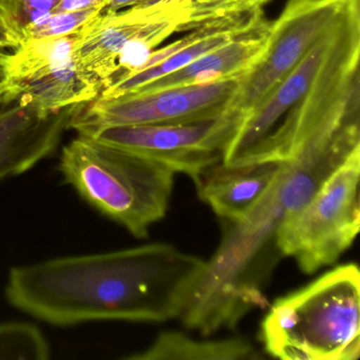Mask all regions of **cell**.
<instances>
[{
  "instance_id": "1",
  "label": "cell",
  "mask_w": 360,
  "mask_h": 360,
  "mask_svg": "<svg viewBox=\"0 0 360 360\" xmlns=\"http://www.w3.org/2000/svg\"><path fill=\"white\" fill-rule=\"evenodd\" d=\"M206 261L168 243L64 257L11 269L10 304L58 326L180 319Z\"/></svg>"
},
{
  "instance_id": "2",
  "label": "cell",
  "mask_w": 360,
  "mask_h": 360,
  "mask_svg": "<svg viewBox=\"0 0 360 360\" xmlns=\"http://www.w3.org/2000/svg\"><path fill=\"white\" fill-rule=\"evenodd\" d=\"M360 148V124L292 139L278 155L271 184L256 205L236 222L225 223L220 244L181 320L210 335L233 328L265 302L262 288L280 254L276 238L320 185Z\"/></svg>"
},
{
  "instance_id": "3",
  "label": "cell",
  "mask_w": 360,
  "mask_h": 360,
  "mask_svg": "<svg viewBox=\"0 0 360 360\" xmlns=\"http://www.w3.org/2000/svg\"><path fill=\"white\" fill-rule=\"evenodd\" d=\"M359 62L360 0H349L339 20L244 117L222 163L269 162L294 132L359 117Z\"/></svg>"
},
{
  "instance_id": "4",
  "label": "cell",
  "mask_w": 360,
  "mask_h": 360,
  "mask_svg": "<svg viewBox=\"0 0 360 360\" xmlns=\"http://www.w3.org/2000/svg\"><path fill=\"white\" fill-rule=\"evenodd\" d=\"M265 352L282 360H357L360 273L340 265L277 299L261 323Z\"/></svg>"
},
{
  "instance_id": "5",
  "label": "cell",
  "mask_w": 360,
  "mask_h": 360,
  "mask_svg": "<svg viewBox=\"0 0 360 360\" xmlns=\"http://www.w3.org/2000/svg\"><path fill=\"white\" fill-rule=\"evenodd\" d=\"M58 169L85 201L139 239L165 217L176 174L84 134L63 148Z\"/></svg>"
},
{
  "instance_id": "6",
  "label": "cell",
  "mask_w": 360,
  "mask_h": 360,
  "mask_svg": "<svg viewBox=\"0 0 360 360\" xmlns=\"http://www.w3.org/2000/svg\"><path fill=\"white\" fill-rule=\"evenodd\" d=\"M360 148L336 168L278 231L276 246L301 271L314 274L349 250L360 227Z\"/></svg>"
},
{
  "instance_id": "7",
  "label": "cell",
  "mask_w": 360,
  "mask_h": 360,
  "mask_svg": "<svg viewBox=\"0 0 360 360\" xmlns=\"http://www.w3.org/2000/svg\"><path fill=\"white\" fill-rule=\"evenodd\" d=\"M349 0H288L271 22L266 46L242 75L224 113L236 127L295 68L320 37L339 20ZM237 131V130H236Z\"/></svg>"
},
{
  "instance_id": "8",
  "label": "cell",
  "mask_w": 360,
  "mask_h": 360,
  "mask_svg": "<svg viewBox=\"0 0 360 360\" xmlns=\"http://www.w3.org/2000/svg\"><path fill=\"white\" fill-rule=\"evenodd\" d=\"M241 77L159 91L129 92L112 98H96L77 107L69 128L77 130V134H88L111 126L187 123L212 119L224 112Z\"/></svg>"
},
{
  "instance_id": "9",
  "label": "cell",
  "mask_w": 360,
  "mask_h": 360,
  "mask_svg": "<svg viewBox=\"0 0 360 360\" xmlns=\"http://www.w3.org/2000/svg\"><path fill=\"white\" fill-rule=\"evenodd\" d=\"M237 127L224 115L187 123L111 126L84 136L159 164L197 183L201 174L222 161Z\"/></svg>"
},
{
  "instance_id": "10",
  "label": "cell",
  "mask_w": 360,
  "mask_h": 360,
  "mask_svg": "<svg viewBox=\"0 0 360 360\" xmlns=\"http://www.w3.org/2000/svg\"><path fill=\"white\" fill-rule=\"evenodd\" d=\"M191 6V0H168L119 11L103 10L75 33L72 58L77 72L101 94L115 79L128 44L160 31L182 32Z\"/></svg>"
},
{
  "instance_id": "11",
  "label": "cell",
  "mask_w": 360,
  "mask_h": 360,
  "mask_svg": "<svg viewBox=\"0 0 360 360\" xmlns=\"http://www.w3.org/2000/svg\"><path fill=\"white\" fill-rule=\"evenodd\" d=\"M77 106L46 111L18 101L0 105V180L22 174L52 155Z\"/></svg>"
},
{
  "instance_id": "12",
  "label": "cell",
  "mask_w": 360,
  "mask_h": 360,
  "mask_svg": "<svg viewBox=\"0 0 360 360\" xmlns=\"http://www.w3.org/2000/svg\"><path fill=\"white\" fill-rule=\"evenodd\" d=\"M278 161L210 166L195 183L200 199L225 223L243 218L271 184Z\"/></svg>"
},
{
  "instance_id": "13",
  "label": "cell",
  "mask_w": 360,
  "mask_h": 360,
  "mask_svg": "<svg viewBox=\"0 0 360 360\" xmlns=\"http://www.w3.org/2000/svg\"><path fill=\"white\" fill-rule=\"evenodd\" d=\"M269 26L271 22L263 28L242 35L227 45L204 54L183 68L131 92L159 91L179 86L212 83L226 77H241L262 54L266 46Z\"/></svg>"
},
{
  "instance_id": "14",
  "label": "cell",
  "mask_w": 360,
  "mask_h": 360,
  "mask_svg": "<svg viewBox=\"0 0 360 360\" xmlns=\"http://www.w3.org/2000/svg\"><path fill=\"white\" fill-rule=\"evenodd\" d=\"M100 96V90L83 79L72 58L37 69L6 89L3 103L30 104L46 111L87 104ZM1 103V104H3Z\"/></svg>"
},
{
  "instance_id": "15",
  "label": "cell",
  "mask_w": 360,
  "mask_h": 360,
  "mask_svg": "<svg viewBox=\"0 0 360 360\" xmlns=\"http://www.w3.org/2000/svg\"><path fill=\"white\" fill-rule=\"evenodd\" d=\"M260 357L250 341L240 337L220 340H197L184 333H161L153 345L127 356L129 360H244Z\"/></svg>"
},
{
  "instance_id": "16",
  "label": "cell",
  "mask_w": 360,
  "mask_h": 360,
  "mask_svg": "<svg viewBox=\"0 0 360 360\" xmlns=\"http://www.w3.org/2000/svg\"><path fill=\"white\" fill-rule=\"evenodd\" d=\"M269 20L250 27H229V28L218 29V30L210 31L203 37L193 41L191 45L186 46L183 49L174 52L172 56L155 66L149 68L142 69L131 75H126L122 79H117L115 83L105 88L98 98H112L122 94L134 91L150 82L155 81L164 75L174 72L179 69L183 68L186 65L191 64L197 58H201L204 54L210 53L218 48L227 45L231 41H235L242 35L248 34L252 31L258 30L269 25Z\"/></svg>"
},
{
  "instance_id": "17",
  "label": "cell",
  "mask_w": 360,
  "mask_h": 360,
  "mask_svg": "<svg viewBox=\"0 0 360 360\" xmlns=\"http://www.w3.org/2000/svg\"><path fill=\"white\" fill-rule=\"evenodd\" d=\"M271 0H191L183 32L208 27L250 26L264 22Z\"/></svg>"
},
{
  "instance_id": "18",
  "label": "cell",
  "mask_w": 360,
  "mask_h": 360,
  "mask_svg": "<svg viewBox=\"0 0 360 360\" xmlns=\"http://www.w3.org/2000/svg\"><path fill=\"white\" fill-rule=\"evenodd\" d=\"M49 358V343L39 328L25 322L0 324V359L46 360Z\"/></svg>"
},
{
  "instance_id": "19",
  "label": "cell",
  "mask_w": 360,
  "mask_h": 360,
  "mask_svg": "<svg viewBox=\"0 0 360 360\" xmlns=\"http://www.w3.org/2000/svg\"><path fill=\"white\" fill-rule=\"evenodd\" d=\"M60 3V0H0V18L18 47L27 31L53 15Z\"/></svg>"
},
{
  "instance_id": "20",
  "label": "cell",
  "mask_w": 360,
  "mask_h": 360,
  "mask_svg": "<svg viewBox=\"0 0 360 360\" xmlns=\"http://www.w3.org/2000/svg\"><path fill=\"white\" fill-rule=\"evenodd\" d=\"M105 9L104 6L82 10V11L67 12L54 14L47 20L29 29L22 43L31 39H46V37H65L77 32L88 20L98 15Z\"/></svg>"
},
{
  "instance_id": "21",
  "label": "cell",
  "mask_w": 360,
  "mask_h": 360,
  "mask_svg": "<svg viewBox=\"0 0 360 360\" xmlns=\"http://www.w3.org/2000/svg\"><path fill=\"white\" fill-rule=\"evenodd\" d=\"M109 0H60L54 14L67 13V12L82 11L108 5Z\"/></svg>"
},
{
  "instance_id": "22",
  "label": "cell",
  "mask_w": 360,
  "mask_h": 360,
  "mask_svg": "<svg viewBox=\"0 0 360 360\" xmlns=\"http://www.w3.org/2000/svg\"><path fill=\"white\" fill-rule=\"evenodd\" d=\"M18 47V41L14 39L13 35L9 32L7 27L4 24L3 20L0 18V51H6V50H13Z\"/></svg>"
},
{
  "instance_id": "23",
  "label": "cell",
  "mask_w": 360,
  "mask_h": 360,
  "mask_svg": "<svg viewBox=\"0 0 360 360\" xmlns=\"http://www.w3.org/2000/svg\"><path fill=\"white\" fill-rule=\"evenodd\" d=\"M7 56L8 52L0 51V105L3 103L7 87Z\"/></svg>"
},
{
  "instance_id": "24",
  "label": "cell",
  "mask_w": 360,
  "mask_h": 360,
  "mask_svg": "<svg viewBox=\"0 0 360 360\" xmlns=\"http://www.w3.org/2000/svg\"><path fill=\"white\" fill-rule=\"evenodd\" d=\"M143 0H109L108 5L104 10L109 11H119V10L127 9L142 4Z\"/></svg>"
}]
</instances>
